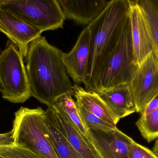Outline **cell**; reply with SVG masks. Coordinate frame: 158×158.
I'll use <instances>...</instances> for the list:
<instances>
[{
	"label": "cell",
	"instance_id": "obj_7",
	"mask_svg": "<svg viewBox=\"0 0 158 158\" xmlns=\"http://www.w3.org/2000/svg\"><path fill=\"white\" fill-rule=\"evenodd\" d=\"M130 86L136 112L141 114L158 93V59L154 52L138 66Z\"/></svg>",
	"mask_w": 158,
	"mask_h": 158
},
{
	"label": "cell",
	"instance_id": "obj_25",
	"mask_svg": "<svg viewBox=\"0 0 158 158\" xmlns=\"http://www.w3.org/2000/svg\"><path fill=\"white\" fill-rule=\"evenodd\" d=\"M153 152L158 157V138L156 140L153 148Z\"/></svg>",
	"mask_w": 158,
	"mask_h": 158
},
{
	"label": "cell",
	"instance_id": "obj_20",
	"mask_svg": "<svg viewBox=\"0 0 158 158\" xmlns=\"http://www.w3.org/2000/svg\"><path fill=\"white\" fill-rule=\"evenodd\" d=\"M77 106L79 116L86 131L90 129H99L106 130L117 128H114L109 123L102 120L87 110L82 106L77 104Z\"/></svg>",
	"mask_w": 158,
	"mask_h": 158
},
{
	"label": "cell",
	"instance_id": "obj_12",
	"mask_svg": "<svg viewBox=\"0 0 158 158\" xmlns=\"http://www.w3.org/2000/svg\"><path fill=\"white\" fill-rule=\"evenodd\" d=\"M53 107L57 128L80 158H102L88 137L79 131L65 113L56 105Z\"/></svg>",
	"mask_w": 158,
	"mask_h": 158
},
{
	"label": "cell",
	"instance_id": "obj_1",
	"mask_svg": "<svg viewBox=\"0 0 158 158\" xmlns=\"http://www.w3.org/2000/svg\"><path fill=\"white\" fill-rule=\"evenodd\" d=\"M63 53L40 36L29 44L24 58L31 96L48 107L62 96L74 94Z\"/></svg>",
	"mask_w": 158,
	"mask_h": 158
},
{
	"label": "cell",
	"instance_id": "obj_14",
	"mask_svg": "<svg viewBox=\"0 0 158 158\" xmlns=\"http://www.w3.org/2000/svg\"><path fill=\"white\" fill-rule=\"evenodd\" d=\"M118 123L121 119L136 112L130 84L118 85L98 93Z\"/></svg>",
	"mask_w": 158,
	"mask_h": 158
},
{
	"label": "cell",
	"instance_id": "obj_8",
	"mask_svg": "<svg viewBox=\"0 0 158 158\" xmlns=\"http://www.w3.org/2000/svg\"><path fill=\"white\" fill-rule=\"evenodd\" d=\"M130 2L129 18L134 53V63L139 66L151 53L154 45L144 12L138 0Z\"/></svg>",
	"mask_w": 158,
	"mask_h": 158
},
{
	"label": "cell",
	"instance_id": "obj_4",
	"mask_svg": "<svg viewBox=\"0 0 158 158\" xmlns=\"http://www.w3.org/2000/svg\"><path fill=\"white\" fill-rule=\"evenodd\" d=\"M23 57L15 44L8 40L0 50V92L5 100L22 104L31 97Z\"/></svg>",
	"mask_w": 158,
	"mask_h": 158
},
{
	"label": "cell",
	"instance_id": "obj_5",
	"mask_svg": "<svg viewBox=\"0 0 158 158\" xmlns=\"http://www.w3.org/2000/svg\"><path fill=\"white\" fill-rule=\"evenodd\" d=\"M138 68L134 63L129 18L118 46L99 76L95 92L99 93L121 84H130Z\"/></svg>",
	"mask_w": 158,
	"mask_h": 158
},
{
	"label": "cell",
	"instance_id": "obj_15",
	"mask_svg": "<svg viewBox=\"0 0 158 158\" xmlns=\"http://www.w3.org/2000/svg\"><path fill=\"white\" fill-rule=\"evenodd\" d=\"M73 90L77 104L114 128H117V123L113 114L98 93L87 91L77 84L73 85Z\"/></svg>",
	"mask_w": 158,
	"mask_h": 158
},
{
	"label": "cell",
	"instance_id": "obj_18",
	"mask_svg": "<svg viewBox=\"0 0 158 158\" xmlns=\"http://www.w3.org/2000/svg\"><path fill=\"white\" fill-rule=\"evenodd\" d=\"M71 94L64 95L57 99L55 104L67 115L77 129L85 137H87V132L79 116L77 102L73 99Z\"/></svg>",
	"mask_w": 158,
	"mask_h": 158
},
{
	"label": "cell",
	"instance_id": "obj_23",
	"mask_svg": "<svg viewBox=\"0 0 158 158\" xmlns=\"http://www.w3.org/2000/svg\"><path fill=\"white\" fill-rule=\"evenodd\" d=\"M12 130L4 134H0V147L14 146Z\"/></svg>",
	"mask_w": 158,
	"mask_h": 158
},
{
	"label": "cell",
	"instance_id": "obj_17",
	"mask_svg": "<svg viewBox=\"0 0 158 158\" xmlns=\"http://www.w3.org/2000/svg\"><path fill=\"white\" fill-rule=\"evenodd\" d=\"M138 2L146 17L154 45V52L158 59V0H140Z\"/></svg>",
	"mask_w": 158,
	"mask_h": 158
},
{
	"label": "cell",
	"instance_id": "obj_19",
	"mask_svg": "<svg viewBox=\"0 0 158 158\" xmlns=\"http://www.w3.org/2000/svg\"><path fill=\"white\" fill-rule=\"evenodd\" d=\"M135 124L141 135L148 143L157 139L158 109L147 114H141Z\"/></svg>",
	"mask_w": 158,
	"mask_h": 158
},
{
	"label": "cell",
	"instance_id": "obj_6",
	"mask_svg": "<svg viewBox=\"0 0 158 158\" xmlns=\"http://www.w3.org/2000/svg\"><path fill=\"white\" fill-rule=\"evenodd\" d=\"M0 6L43 32L64 28L66 18L57 0H0Z\"/></svg>",
	"mask_w": 158,
	"mask_h": 158
},
{
	"label": "cell",
	"instance_id": "obj_26",
	"mask_svg": "<svg viewBox=\"0 0 158 158\" xmlns=\"http://www.w3.org/2000/svg\"><path fill=\"white\" fill-rule=\"evenodd\" d=\"M0 158H4L2 156H0Z\"/></svg>",
	"mask_w": 158,
	"mask_h": 158
},
{
	"label": "cell",
	"instance_id": "obj_11",
	"mask_svg": "<svg viewBox=\"0 0 158 158\" xmlns=\"http://www.w3.org/2000/svg\"><path fill=\"white\" fill-rule=\"evenodd\" d=\"M91 46V34L86 26L81 32L75 46L69 53L63 54V61L69 77L75 83L87 82V72Z\"/></svg>",
	"mask_w": 158,
	"mask_h": 158
},
{
	"label": "cell",
	"instance_id": "obj_13",
	"mask_svg": "<svg viewBox=\"0 0 158 158\" xmlns=\"http://www.w3.org/2000/svg\"><path fill=\"white\" fill-rule=\"evenodd\" d=\"M66 19L81 25H89L106 6V0H57Z\"/></svg>",
	"mask_w": 158,
	"mask_h": 158
},
{
	"label": "cell",
	"instance_id": "obj_22",
	"mask_svg": "<svg viewBox=\"0 0 158 158\" xmlns=\"http://www.w3.org/2000/svg\"><path fill=\"white\" fill-rule=\"evenodd\" d=\"M129 158H158L152 150L134 141L129 148Z\"/></svg>",
	"mask_w": 158,
	"mask_h": 158
},
{
	"label": "cell",
	"instance_id": "obj_2",
	"mask_svg": "<svg viewBox=\"0 0 158 158\" xmlns=\"http://www.w3.org/2000/svg\"><path fill=\"white\" fill-rule=\"evenodd\" d=\"M129 0H111L100 15L87 25L91 46L85 89L95 92L99 76L118 46L129 19Z\"/></svg>",
	"mask_w": 158,
	"mask_h": 158
},
{
	"label": "cell",
	"instance_id": "obj_16",
	"mask_svg": "<svg viewBox=\"0 0 158 158\" xmlns=\"http://www.w3.org/2000/svg\"><path fill=\"white\" fill-rule=\"evenodd\" d=\"M48 138L58 158H81L67 139L60 132L55 122L54 108L49 106L45 111Z\"/></svg>",
	"mask_w": 158,
	"mask_h": 158
},
{
	"label": "cell",
	"instance_id": "obj_24",
	"mask_svg": "<svg viewBox=\"0 0 158 158\" xmlns=\"http://www.w3.org/2000/svg\"><path fill=\"white\" fill-rule=\"evenodd\" d=\"M156 109H158V93L156 96L153 98V100L146 107L143 113L141 114H147Z\"/></svg>",
	"mask_w": 158,
	"mask_h": 158
},
{
	"label": "cell",
	"instance_id": "obj_10",
	"mask_svg": "<svg viewBox=\"0 0 158 158\" xmlns=\"http://www.w3.org/2000/svg\"><path fill=\"white\" fill-rule=\"evenodd\" d=\"M0 32L15 44L25 58L29 44L41 36L43 32L20 19L4 7L0 6Z\"/></svg>",
	"mask_w": 158,
	"mask_h": 158
},
{
	"label": "cell",
	"instance_id": "obj_3",
	"mask_svg": "<svg viewBox=\"0 0 158 158\" xmlns=\"http://www.w3.org/2000/svg\"><path fill=\"white\" fill-rule=\"evenodd\" d=\"M14 146L31 151L42 158H58L48 138L45 111L20 107L13 123Z\"/></svg>",
	"mask_w": 158,
	"mask_h": 158
},
{
	"label": "cell",
	"instance_id": "obj_21",
	"mask_svg": "<svg viewBox=\"0 0 158 158\" xmlns=\"http://www.w3.org/2000/svg\"><path fill=\"white\" fill-rule=\"evenodd\" d=\"M0 156L5 158H42L27 149L14 145L0 147Z\"/></svg>",
	"mask_w": 158,
	"mask_h": 158
},
{
	"label": "cell",
	"instance_id": "obj_9",
	"mask_svg": "<svg viewBox=\"0 0 158 158\" xmlns=\"http://www.w3.org/2000/svg\"><path fill=\"white\" fill-rule=\"evenodd\" d=\"M87 137L102 158H129V148L134 140L118 129H90Z\"/></svg>",
	"mask_w": 158,
	"mask_h": 158
}]
</instances>
